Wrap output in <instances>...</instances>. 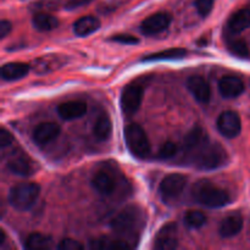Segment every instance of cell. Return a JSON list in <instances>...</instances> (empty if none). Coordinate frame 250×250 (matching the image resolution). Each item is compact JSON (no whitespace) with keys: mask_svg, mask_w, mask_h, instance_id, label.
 I'll return each mask as SVG.
<instances>
[{"mask_svg":"<svg viewBox=\"0 0 250 250\" xmlns=\"http://www.w3.org/2000/svg\"><path fill=\"white\" fill-rule=\"evenodd\" d=\"M6 167L12 175L20 176V177H28L32 176L36 171V166L34 163L29 158H27L26 155H15L7 161Z\"/></svg>","mask_w":250,"mask_h":250,"instance_id":"4fadbf2b","label":"cell"},{"mask_svg":"<svg viewBox=\"0 0 250 250\" xmlns=\"http://www.w3.org/2000/svg\"><path fill=\"white\" fill-rule=\"evenodd\" d=\"M41 194V187L36 183L24 182L16 185L10 189L7 200L14 209L26 211L36 204Z\"/></svg>","mask_w":250,"mask_h":250,"instance_id":"3957f363","label":"cell"},{"mask_svg":"<svg viewBox=\"0 0 250 250\" xmlns=\"http://www.w3.org/2000/svg\"><path fill=\"white\" fill-rule=\"evenodd\" d=\"M125 141L132 155L138 159H146L150 154V143L146 131L139 125L131 124L125 128Z\"/></svg>","mask_w":250,"mask_h":250,"instance_id":"277c9868","label":"cell"},{"mask_svg":"<svg viewBox=\"0 0 250 250\" xmlns=\"http://www.w3.org/2000/svg\"><path fill=\"white\" fill-rule=\"evenodd\" d=\"M85 112H87V105L83 102H77V100L62 103L58 106V115L66 121L80 119V117L84 116Z\"/></svg>","mask_w":250,"mask_h":250,"instance_id":"9a60e30c","label":"cell"},{"mask_svg":"<svg viewBox=\"0 0 250 250\" xmlns=\"http://www.w3.org/2000/svg\"><path fill=\"white\" fill-rule=\"evenodd\" d=\"M208 142H209V138L207 136V132L203 128H200V127H195L192 131L188 132L187 136L185 137V141H183V151L190 155L193 151L199 149L200 146H204Z\"/></svg>","mask_w":250,"mask_h":250,"instance_id":"2e32d148","label":"cell"},{"mask_svg":"<svg viewBox=\"0 0 250 250\" xmlns=\"http://www.w3.org/2000/svg\"><path fill=\"white\" fill-rule=\"evenodd\" d=\"M190 160L200 170H215L227 161V153L220 144L205 143L190 154Z\"/></svg>","mask_w":250,"mask_h":250,"instance_id":"7a4b0ae2","label":"cell"},{"mask_svg":"<svg viewBox=\"0 0 250 250\" xmlns=\"http://www.w3.org/2000/svg\"><path fill=\"white\" fill-rule=\"evenodd\" d=\"M178 247V231L175 224L163 226L155 237V248L159 250H172Z\"/></svg>","mask_w":250,"mask_h":250,"instance_id":"30bf717a","label":"cell"},{"mask_svg":"<svg viewBox=\"0 0 250 250\" xmlns=\"http://www.w3.org/2000/svg\"><path fill=\"white\" fill-rule=\"evenodd\" d=\"M89 2H92V0H68V1L66 2L65 7L67 10H76L78 9V7H82L84 6V5L89 4Z\"/></svg>","mask_w":250,"mask_h":250,"instance_id":"836d02e7","label":"cell"},{"mask_svg":"<svg viewBox=\"0 0 250 250\" xmlns=\"http://www.w3.org/2000/svg\"><path fill=\"white\" fill-rule=\"evenodd\" d=\"M217 129L226 138H236L242 129L241 117L234 111H225L219 116L216 122Z\"/></svg>","mask_w":250,"mask_h":250,"instance_id":"ba28073f","label":"cell"},{"mask_svg":"<svg viewBox=\"0 0 250 250\" xmlns=\"http://www.w3.org/2000/svg\"><path fill=\"white\" fill-rule=\"evenodd\" d=\"M99 28L100 21L94 16H83L73 24V32L78 37H87Z\"/></svg>","mask_w":250,"mask_h":250,"instance_id":"ffe728a7","label":"cell"},{"mask_svg":"<svg viewBox=\"0 0 250 250\" xmlns=\"http://www.w3.org/2000/svg\"><path fill=\"white\" fill-rule=\"evenodd\" d=\"M188 51L183 48H171L167 50L159 51V53L150 54L143 59L144 61H160V60H180L186 58Z\"/></svg>","mask_w":250,"mask_h":250,"instance_id":"603a6c76","label":"cell"},{"mask_svg":"<svg viewBox=\"0 0 250 250\" xmlns=\"http://www.w3.org/2000/svg\"><path fill=\"white\" fill-rule=\"evenodd\" d=\"M58 249L60 250H80L83 249V246L80 242L75 241L71 238H65L58 244Z\"/></svg>","mask_w":250,"mask_h":250,"instance_id":"4dcf8cb0","label":"cell"},{"mask_svg":"<svg viewBox=\"0 0 250 250\" xmlns=\"http://www.w3.org/2000/svg\"><path fill=\"white\" fill-rule=\"evenodd\" d=\"M250 27V10L241 9L234 12L227 21V29L229 33H242Z\"/></svg>","mask_w":250,"mask_h":250,"instance_id":"e0dca14e","label":"cell"},{"mask_svg":"<svg viewBox=\"0 0 250 250\" xmlns=\"http://www.w3.org/2000/svg\"><path fill=\"white\" fill-rule=\"evenodd\" d=\"M29 72V66L23 62H9L2 65L1 77L5 81H17Z\"/></svg>","mask_w":250,"mask_h":250,"instance_id":"44dd1931","label":"cell"},{"mask_svg":"<svg viewBox=\"0 0 250 250\" xmlns=\"http://www.w3.org/2000/svg\"><path fill=\"white\" fill-rule=\"evenodd\" d=\"M111 41L117 42V43H121V44H127V45L139 43V39L137 38V37L131 36V34H115V36L111 38Z\"/></svg>","mask_w":250,"mask_h":250,"instance_id":"1f68e13d","label":"cell"},{"mask_svg":"<svg viewBox=\"0 0 250 250\" xmlns=\"http://www.w3.org/2000/svg\"><path fill=\"white\" fill-rule=\"evenodd\" d=\"M143 87L141 84H129L122 90L121 109L126 116H132L139 110L143 100Z\"/></svg>","mask_w":250,"mask_h":250,"instance_id":"52a82bcc","label":"cell"},{"mask_svg":"<svg viewBox=\"0 0 250 250\" xmlns=\"http://www.w3.org/2000/svg\"><path fill=\"white\" fill-rule=\"evenodd\" d=\"M243 229V217L239 214H232L225 217L220 225L219 233L224 238H231L237 236Z\"/></svg>","mask_w":250,"mask_h":250,"instance_id":"ac0fdd59","label":"cell"},{"mask_svg":"<svg viewBox=\"0 0 250 250\" xmlns=\"http://www.w3.org/2000/svg\"><path fill=\"white\" fill-rule=\"evenodd\" d=\"M142 222V214L136 207H128L120 211L110 222V227L117 234L127 236L138 229Z\"/></svg>","mask_w":250,"mask_h":250,"instance_id":"5b68a950","label":"cell"},{"mask_svg":"<svg viewBox=\"0 0 250 250\" xmlns=\"http://www.w3.org/2000/svg\"><path fill=\"white\" fill-rule=\"evenodd\" d=\"M34 28L41 32H49L55 29L59 26V21L55 16L46 12H38L32 19Z\"/></svg>","mask_w":250,"mask_h":250,"instance_id":"7402d4cb","label":"cell"},{"mask_svg":"<svg viewBox=\"0 0 250 250\" xmlns=\"http://www.w3.org/2000/svg\"><path fill=\"white\" fill-rule=\"evenodd\" d=\"M207 222V216L203 212L195 211V210H189L185 215V224L189 229H200Z\"/></svg>","mask_w":250,"mask_h":250,"instance_id":"4316f807","label":"cell"},{"mask_svg":"<svg viewBox=\"0 0 250 250\" xmlns=\"http://www.w3.org/2000/svg\"><path fill=\"white\" fill-rule=\"evenodd\" d=\"M186 185H187V178L185 176L180 173H171L161 181L159 192L164 202H170L177 199L182 194Z\"/></svg>","mask_w":250,"mask_h":250,"instance_id":"8992f818","label":"cell"},{"mask_svg":"<svg viewBox=\"0 0 250 250\" xmlns=\"http://www.w3.org/2000/svg\"><path fill=\"white\" fill-rule=\"evenodd\" d=\"M220 94L226 99L238 98L244 92V83L234 76H225L219 82Z\"/></svg>","mask_w":250,"mask_h":250,"instance_id":"5bb4252c","label":"cell"},{"mask_svg":"<svg viewBox=\"0 0 250 250\" xmlns=\"http://www.w3.org/2000/svg\"><path fill=\"white\" fill-rule=\"evenodd\" d=\"M11 22L6 21V20H2V21L0 22V37H1V38H5V37L11 32Z\"/></svg>","mask_w":250,"mask_h":250,"instance_id":"e575fe53","label":"cell"},{"mask_svg":"<svg viewBox=\"0 0 250 250\" xmlns=\"http://www.w3.org/2000/svg\"><path fill=\"white\" fill-rule=\"evenodd\" d=\"M12 142H14V136H12L11 132L7 131L6 128H1V131H0V146L4 149L11 146Z\"/></svg>","mask_w":250,"mask_h":250,"instance_id":"d6a6232c","label":"cell"},{"mask_svg":"<svg viewBox=\"0 0 250 250\" xmlns=\"http://www.w3.org/2000/svg\"><path fill=\"white\" fill-rule=\"evenodd\" d=\"M178 154V146L172 142H166L160 149H159V159L161 160H168V159L175 158Z\"/></svg>","mask_w":250,"mask_h":250,"instance_id":"f1b7e54d","label":"cell"},{"mask_svg":"<svg viewBox=\"0 0 250 250\" xmlns=\"http://www.w3.org/2000/svg\"><path fill=\"white\" fill-rule=\"evenodd\" d=\"M93 132H94V136L97 139H99V141L102 142L106 141L107 138H110L112 132L111 120L107 116H105V115L100 116L99 119L97 120V122H95Z\"/></svg>","mask_w":250,"mask_h":250,"instance_id":"d4e9b609","label":"cell"},{"mask_svg":"<svg viewBox=\"0 0 250 250\" xmlns=\"http://www.w3.org/2000/svg\"><path fill=\"white\" fill-rule=\"evenodd\" d=\"M89 247L92 249H104V250H119L128 249L129 246L124 241H112L109 238H98L90 242Z\"/></svg>","mask_w":250,"mask_h":250,"instance_id":"484cf974","label":"cell"},{"mask_svg":"<svg viewBox=\"0 0 250 250\" xmlns=\"http://www.w3.org/2000/svg\"><path fill=\"white\" fill-rule=\"evenodd\" d=\"M92 186L94 187V189L98 193L103 195H110L114 193L115 187V180L110 173L104 172V171H100L94 175V177L92 178Z\"/></svg>","mask_w":250,"mask_h":250,"instance_id":"d6986e66","label":"cell"},{"mask_svg":"<svg viewBox=\"0 0 250 250\" xmlns=\"http://www.w3.org/2000/svg\"><path fill=\"white\" fill-rule=\"evenodd\" d=\"M187 88L197 102L200 104H207L209 103L211 97V90L210 85L207 81L200 76H192L187 80Z\"/></svg>","mask_w":250,"mask_h":250,"instance_id":"7c38bea8","label":"cell"},{"mask_svg":"<svg viewBox=\"0 0 250 250\" xmlns=\"http://www.w3.org/2000/svg\"><path fill=\"white\" fill-rule=\"evenodd\" d=\"M227 46H229V51L238 56H247L249 54L248 45L242 39H232V41L227 42Z\"/></svg>","mask_w":250,"mask_h":250,"instance_id":"83f0119b","label":"cell"},{"mask_svg":"<svg viewBox=\"0 0 250 250\" xmlns=\"http://www.w3.org/2000/svg\"><path fill=\"white\" fill-rule=\"evenodd\" d=\"M60 136V127L55 122L39 124L33 131V141L38 146H46Z\"/></svg>","mask_w":250,"mask_h":250,"instance_id":"8fae6325","label":"cell"},{"mask_svg":"<svg viewBox=\"0 0 250 250\" xmlns=\"http://www.w3.org/2000/svg\"><path fill=\"white\" fill-rule=\"evenodd\" d=\"M53 239L51 237L45 236L42 233H32L27 237L24 242V247L31 250H43L51 248Z\"/></svg>","mask_w":250,"mask_h":250,"instance_id":"cb8c5ba5","label":"cell"},{"mask_svg":"<svg viewBox=\"0 0 250 250\" xmlns=\"http://www.w3.org/2000/svg\"><path fill=\"white\" fill-rule=\"evenodd\" d=\"M214 6V0H195V7L200 16L205 17L210 14Z\"/></svg>","mask_w":250,"mask_h":250,"instance_id":"f546056e","label":"cell"},{"mask_svg":"<svg viewBox=\"0 0 250 250\" xmlns=\"http://www.w3.org/2000/svg\"><path fill=\"white\" fill-rule=\"evenodd\" d=\"M192 195L195 202L199 203L203 207L210 208V209L226 207L231 202V198L226 190L221 189L209 181L204 180L199 181L193 187Z\"/></svg>","mask_w":250,"mask_h":250,"instance_id":"6da1fadb","label":"cell"},{"mask_svg":"<svg viewBox=\"0 0 250 250\" xmlns=\"http://www.w3.org/2000/svg\"><path fill=\"white\" fill-rule=\"evenodd\" d=\"M171 23V15L167 12H156L148 19L144 20L141 24V31L146 36H155L166 31Z\"/></svg>","mask_w":250,"mask_h":250,"instance_id":"9c48e42d","label":"cell"}]
</instances>
